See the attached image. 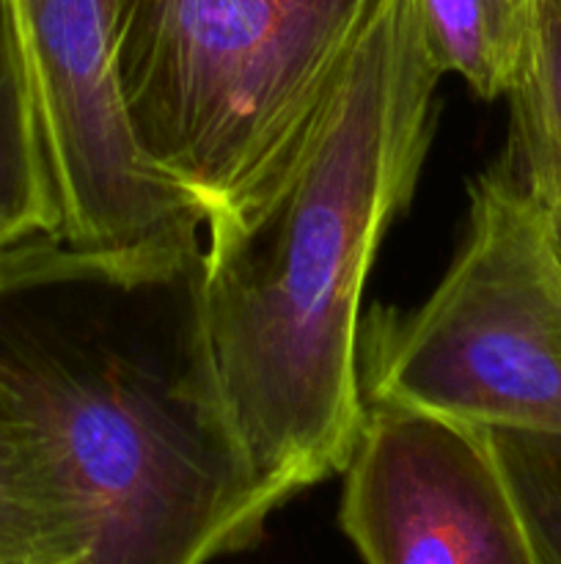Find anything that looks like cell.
<instances>
[{"mask_svg":"<svg viewBox=\"0 0 561 564\" xmlns=\"http://www.w3.org/2000/svg\"><path fill=\"white\" fill-rule=\"evenodd\" d=\"M0 564H86V538L47 427L3 367Z\"/></svg>","mask_w":561,"mask_h":564,"instance_id":"6","label":"cell"},{"mask_svg":"<svg viewBox=\"0 0 561 564\" xmlns=\"http://www.w3.org/2000/svg\"><path fill=\"white\" fill-rule=\"evenodd\" d=\"M80 281L61 246L53 171L14 0H0V295Z\"/></svg>","mask_w":561,"mask_h":564,"instance_id":"5","label":"cell"},{"mask_svg":"<svg viewBox=\"0 0 561 564\" xmlns=\"http://www.w3.org/2000/svg\"><path fill=\"white\" fill-rule=\"evenodd\" d=\"M416 6L443 75H460L482 99L509 91L534 0H416Z\"/></svg>","mask_w":561,"mask_h":564,"instance_id":"8","label":"cell"},{"mask_svg":"<svg viewBox=\"0 0 561 564\" xmlns=\"http://www.w3.org/2000/svg\"><path fill=\"white\" fill-rule=\"evenodd\" d=\"M341 527L366 564H534L484 427L366 400Z\"/></svg>","mask_w":561,"mask_h":564,"instance_id":"4","label":"cell"},{"mask_svg":"<svg viewBox=\"0 0 561 564\" xmlns=\"http://www.w3.org/2000/svg\"><path fill=\"white\" fill-rule=\"evenodd\" d=\"M534 564H561V438L487 430Z\"/></svg>","mask_w":561,"mask_h":564,"instance_id":"9","label":"cell"},{"mask_svg":"<svg viewBox=\"0 0 561 564\" xmlns=\"http://www.w3.org/2000/svg\"><path fill=\"white\" fill-rule=\"evenodd\" d=\"M512 102L509 169L539 207L561 202V0H534Z\"/></svg>","mask_w":561,"mask_h":564,"instance_id":"7","label":"cell"},{"mask_svg":"<svg viewBox=\"0 0 561 564\" xmlns=\"http://www.w3.org/2000/svg\"><path fill=\"white\" fill-rule=\"evenodd\" d=\"M0 367L47 427L86 564H209L256 543L278 510L182 378L36 336L0 339Z\"/></svg>","mask_w":561,"mask_h":564,"instance_id":"2","label":"cell"},{"mask_svg":"<svg viewBox=\"0 0 561 564\" xmlns=\"http://www.w3.org/2000/svg\"><path fill=\"white\" fill-rule=\"evenodd\" d=\"M440 77L416 0H372L311 116L204 220L182 380L278 507L355 449L363 286L416 191Z\"/></svg>","mask_w":561,"mask_h":564,"instance_id":"1","label":"cell"},{"mask_svg":"<svg viewBox=\"0 0 561 564\" xmlns=\"http://www.w3.org/2000/svg\"><path fill=\"white\" fill-rule=\"evenodd\" d=\"M372 0H119L132 141L204 215L258 174L339 75Z\"/></svg>","mask_w":561,"mask_h":564,"instance_id":"3","label":"cell"},{"mask_svg":"<svg viewBox=\"0 0 561 564\" xmlns=\"http://www.w3.org/2000/svg\"><path fill=\"white\" fill-rule=\"evenodd\" d=\"M544 215V224H548V237L550 246H553L556 259L561 264V202L559 204H548V207H539Z\"/></svg>","mask_w":561,"mask_h":564,"instance_id":"10","label":"cell"}]
</instances>
